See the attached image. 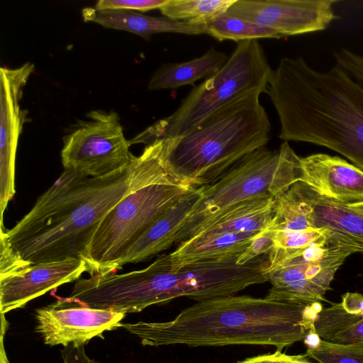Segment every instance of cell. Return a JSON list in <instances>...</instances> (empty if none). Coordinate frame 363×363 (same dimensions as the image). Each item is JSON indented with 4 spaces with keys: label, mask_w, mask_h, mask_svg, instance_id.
<instances>
[{
    "label": "cell",
    "mask_w": 363,
    "mask_h": 363,
    "mask_svg": "<svg viewBox=\"0 0 363 363\" xmlns=\"http://www.w3.org/2000/svg\"><path fill=\"white\" fill-rule=\"evenodd\" d=\"M163 172L143 152L113 174L91 178L64 169L33 207L5 235L13 251L31 264L84 260L104 217L123 198L145 186L164 184Z\"/></svg>",
    "instance_id": "obj_1"
},
{
    "label": "cell",
    "mask_w": 363,
    "mask_h": 363,
    "mask_svg": "<svg viewBox=\"0 0 363 363\" xmlns=\"http://www.w3.org/2000/svg\"><path fill=\"white\" fill-rule=\"evenodd\" d=\"M279 116V138L333 150L363 170V85L337 65L312 68L303 57H284L266 91Z\"/></svg>",
    "instance_id": "obj_2"
},
{
    "label": "cell",
    "mask_w": 363,
    "mask_h": 363,
    "mask_svg": "<svg viewBox=\"0 0 363 363\" xmlns=\"http://www.w3.org/2000/svg\"><path fill=\"white\" fill-rule=\"evenodd\" d=\"M320 303L227 296L199 301L166 322L123 324L144 346L271 345L282 350L304 341Z\"/></svg>",
    "instance_id": "obj_3"
},
{
    "label": "cell",
    "mask_w": 363,
    "mask_h": 363,
    "mask_svg": "<svg viewBox=\"0 0 363 363\" xmlns=\"http://www.w3.org/2000/svg\"><path fill=\"white\" fill-rule=\"evenodd\" d=\"M262 93L242 96L189 133L161 140L172 175L193 187L208 186L245 156L265 147L271 123L259 102Z\"/></svg>",
    "instance_id": "obj_4"
},
{
    "label": "cell",
    "mask_w": 363,
    "mask_h": 363,
    "mask_svg": "<svg viewBox=\"0 0 363 363\" xmlns=\"http://www.w3.org/2000/svg\"><path fill=\"white\" fill-rule=\"evenodd\" d=\"M272 72L257 40L238 43L215 75L194 86L174 113L138 134L130 145H148L189 133L232 101L257 90L266 92Z\"/></svg>",
    "instance_id": "obj_5"
},
{
    "label": "cell",
    "mask_w": 363,
    "mask_h": 363,
    "mask_svg": "<svg viewBox=\"0 0 363 363\" xmlns=\"http://www.w3.org/2000/svg\"><path fill=\"white\" fill-rule=\"evenodd\" d=\"M301 160L286 141L276 150L263 147L252 152L216 182L201 187V198L179 231L238 203L275 199L301 180Z\"/></svg>",
    "instance_id": "obj_6"
},
{
    "label": "cell",
    "mask_w": 363,
    "mask_h": 363,
    "mask_svg": "<svg viewBox=\"0 0 363 363\" xmlns=\"http://www.w3.org/2000/svg\"><path fill=\"white\" fill-rule=\"evenodd\" d=\"M192 187L185 184H152L120 201L104 217L91 238L84 258L90 276L119 269L130 248Z\"/></svg>",
    "instance_id": "obj_7"
},
{
    "label": "cell",
    "mask_w": 363,
    "mask_h": 363,
    "mask_svg": "<svg viewBox=\"0 0 363 363\" xmlns=\"http://www.w3.org/2000/svg\"><path fill=\"white\" fill-rule=\"evenodd\" d=\"M78 121L63 138L64 169L91 178L104 177L128 168L135 156L124 135L118 114L94 110Z\"/></svg>",
    "instance_id": "obj_8"
},
{
    "label": "cell",
    "mask_w": 363,
    "mask_h": 363,
    "mask_svg": "<svg viewBox=\"0 0 363 363\" xmlns=\"http://www.w3.org/2000/svg\"><path fill=\"white\" fill-rule=\"evenodd\" d=\"M352 253L325 244L308 247L267 270L271 284L266 298L289 302L321 303L338 269Z\"/></svg>",
    "instance_id": "obj_9"
},
{
    "label": "cell",
    "mask_w": 363,
    "mask_h": 363,
    "mask_svg": "<svg viewBox=\"0 0 363 363\" xmlns=\"http://www.w3.org/2000/svg\"><path fill=\"white\" fill-rule=\"evenodd\" d=\"M338 0H236L231 16L272 28L284 37L326 29L337 18Z\"/></svg>",
    "instance_id": "obj_10"
},
{
    "label": "cell",
    "mask_w": 363,
    "mask_h": 363,
    "mask_svg": "<svg viewBox=\"0 0 363 363\" xmlns=\"http://www.w3.org/2000/svg\"><path fill=\"white\" fill-rule=\"evenodd\" d=\"M125 314L91 308L69 297L36 310V326L45 344L55 346L85 345L105 331L123 326Z\"/></svg>",
    "instance_id": "obj_11"
},
{
    "label": "cell",
    "mask_w": 363,
    "mask_h": 363,
    "mask_svg": "<svg viewBox=\"0 0 363 363\" xmlns=\"http://www.w3.org/2000/svg\"><path fill=\"white\" fill-rule=\"evenodd\" d=\"M34 65L0 68V213L1 225L9 201L15 194V163L20 135L27 119L20 101Z\"/></svg>",
    "instance_id": "obj_12"
},
{
    "label": "cell",
    "mask_w": 363,
    "mask_h": 363,
    "mask_svg": "<svg viewBox=\"0 0 363 363\" xmlns=\"http://www.w3.org/2000/svg\"><path fill=\"white\" fill-rule=\"evenodd\" d=\"M88 268L82 259L30 264L0 277V311L5 314L66 283L77 281Z\"/></svg>",
    "instance_id": "obj_13"
},
{
    "label": "cell",
    "mask_w": 363,
    "mask_h": 363,
    "mask_svg": "<svg viewBox=\"0 0 363 363\" xmlns=\"http://www.w3.org/2000/svg\"><path fill=\"white\" fill-rule=\"evenodd\" d=\"M304 182L319 194L345 203L363 201V170L337 156L315 153L301 157Z\"/></svg>",
    "instance_id": "obj_14"
},
{
    "label": "cell",
    "mask_w": 363,
    "mask_h": 363,
    "mask_svg": "<svg viewBox=\"0 0 363 363\" xmlns=\"http://www.w3.org/2000/svg\"><path fill=\"white\" fill-rule=\"evenodd\" d=\"M301 186L312 208L314 225L325 232L326 244L345 248L352 254L363 253V213L319 194L303 182Z\"/></svg>",
    "instance_id": "obj_15"
},
{
    "label": "cell",
    "mask_w": 363,
    "mask_h": 363,
    "mask_svg": "<svg viewBox=\"0 0 363 363\" xmlns=\"http://www.w3.org/2000/svg\"><path fill=\"white\" fill-rule=\"evenodd\" d=\"M274 206L273 198H259L238 203L179 232L174 244L206 234L260 232L270 224Z\"/></svg>",
    "instance_id": "obj_16"
},
{
    "label": "cell",
    "mask_w": 363,
    "mask_h": 363,
    "mask_svg": "<svg viewBox=\"0 0 363 363\" xmlns=\"http://www.w3.org/2000/svg\"><path fill=\"white\" fill-rule=\"evenodd\" d=\"M201 188L192 187L177 202L167 209L130 248L120 262H139L168 249L187 217L201 198Z\"/></svg>",
    "instance_id": "obj_17"
},
{
    "label": "cell",
    "mask_w": 363,
    "mask_h": 363,
    "mask_svg": "<svg viewBox=\"0 0 363 363\" xmlns=\"http://www.w3.org/2000/svg\"><path fill=\"white\" fill-rule=\"evenodd\" d=\"M86 21H94L105 28L125 30L150 40L160 33L185 35L208 34L206 23L181 21L166 16L144 15L128 10H102L86 9L83 11Z\"/></svg>",
    "instance_id": "obj_18"
},
{
    "label": "cell",
    "mask_w": 363,
    "mask_h": 363,
    "mask_svg": "<svg viewBox=\"0 0 363 363\" xmlns=\"http://www.w3.org/2000/svg\"><path fill=\"white\" fill-rule=\"evenodd\" d=\"M258 233H222L196 236L179 243L169 255L175 267L238 259Z\"/></svg>",
    "instance_id": "obj_19"
},
{
    "label": "cell",
    "mask_w": 363,
    "mask_h": 363,
    "mask_svg": "<svg viewBox=\"0 0 363 363\" xmlns=\"http://www.w3.org/2000/svg\"><path fill=\"white\" fill-rule=\"evenodd\" d=\"M224 52L211 47L202 56L180 63H168L160 67L152 76L147 89L155 91L194 84L201 79L215 75L226 63Z\"/></svg>",
    "instance_id": "obj_20"
},
{
    "label": "cell",
    "mask_w": 363,
    "mask_h": 363,
    "mask_svg": "<svg viewBox=\"0 0 363 363\" xmlns=\"http://www.w3.org/2000/svg\"><path fill=\"white\" fill-rule=\"evenodd\" d=\"M318 337L337 344H363V316L344 310L340 303L322 308L313 323Z\"/></svg>",
    "instance_id": "obj_21"
},
{
    "label": "cell",
    "mask_w": 363,
    "mask_h": 363,
    "mask_svg": "<svg viewBox=\"0 0 363 363\" xmlns=\"http://www.w3.org/2000/svg\"><path fill=\"white\" fill-rule=\"evenodd\" d=\"M206 27L208 34L219 41L229 40L239 43L259 38H284L272 28L240 19L227 12L208 21Z\"/></svg>",
    "instance_id": "obj_22"
},
{
    "label": "cell",
    "mask_w": 363,
    "mask_h": 363,
    "mask_svg": "<svg viewBox=\"0 0 363 363\" xmlns=\"http://www.w3.org/2000/svg\"><path fill=\"white\" fill-rule=\"evenodd\" d=\"M236 0H167L160 10L171 19L206 23L226 12Z\"/></svg>",
    "instance_id": "obj_23"
},
{
    "label": "cell",
    "mask_w": 363,
    "mask_h": 363,
    "mask_svg": "<svg viewBox=\"0 0 363 363\" xmlns=\"http://www.w3.org/2000/svg\"><path fill=\"white\" fill-rule=\"evenodd\" d=\"M317 363H363V344H337L319 340L305 354Z\"/></svg>",
    "instance_id": "obj_24"
},
{
    "label": "cell",
    "mask_w": 363,
    "mask_h": 363,
    "mask_svg": "<svg viewBox=\"0 0 363 363\" xmlns=\"http://www.w3.org/2000/svg\"><path fill=\"white\" fill-rule=\"evenodd\" d=\"M167 0H100L95 6V10H128L145 12L160 9Z\"/></svg>",
    "instance_id": "obj_25"
},
{
    "label": "cell",
    "mask_w": 363,
    "mask_h": 363,
    "mask_svg": "<svg viewBox=\"0 0 363 363\" xmlns=\"http://www.w3.org/2000/svg\"><path fill=\"white\" fill-rule=\"evenodd\" d=\"M274 246V240L271 232L263 230L252 239L250 245L240 255L237 260L238 264H245L252 259L268 255Z\"/></svg>",
    "instance_id": "obj_26"
},
{
    "label": "cell",
    "mask_w": 363,
    "mask_h": 363,
    "mask_svg": "<svg viewBox=\"0 0 363 363\" xmlns=\"http://www.w3.org/2000/svg\"><path fill=\"white\" fill-rule=\"evenodd\" d=\"M237 363H313L306 354L291 355L277 350L272 354H265L245 359Z\"/></svg>",
    "instance_id": "obj_27"
},
{
    "label": "cell",
    "mask_w": 363,
    "mask_h": 363,
    "mask_svg": "<svg viewBox=\"0 0 363 363\" xmlns=\"http://www.w3.org/2000/svg\"><path fill=\"white\" fill-rule=\"evenodd\" d=\"M340 303L347 313L363 316V294L347 292L342 296Z\"/></svg>",
    "instance_id": "obj_28"
},
{
    "label": "cell",
    "mask_w": 363,
    "mask_h": 363,
    "mask_svg": "<svg viewBox=\"0 0 363 363\" xmlns=\"http://www.w3.org/2000/svg\"><path fill=\"white\" fill-rule=\"evenodd\" d=\"M352 208L361 212V213H363V201H359V202H356V203H348Z\"/></svg>",
    "instance_id": "obj_29"
},
{
    "label": "cell",
    "mask_w": 363,
    "mask_h": 363,
    "mask_svg": "<svg viewBox=\"0 0 363 363\" xmlns=\"http://www.w3.org/2000/svg\"><path fill=\"white\" fill-rule=\"evenodd\" d=\"M359 81L363 85V66L359 75Z\"/></svg>",
    "instance_id": "obj_30"
}]
</instances>
